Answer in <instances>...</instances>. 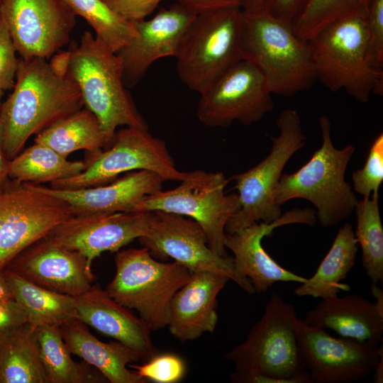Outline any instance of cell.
<instances>
[{
  "label": "cell",
  "mask_w": 383,
  "mask_h": 383,
  "mask_svg": "<svg viewBox=\"0 0 383 383\" xmlns=\"http://www.w3.org/2000/svg\"><path fill=\"white\" fill-rule=\"evenodd\" d=\"M11 299H14L13 296L2 270L0 271V301Z\"/></svg>",
  "instance_id": "46"
},
{
  "label": "cell",
  "mask_w": 383,
  "mask_h": 383,
  "mask_svg": "<svg viewBox=\"0 0 383 383\" xmlns=\"http://www.w3.org/2000/svg\"><path fill=\"white\" fill-rule=\"evenodd\" d=\"M152 211L73 215L45 236L51 241L79 252L90 265L104 252H117L144 235Z\"/></svg>",
  "instance_id": "17"
},
{
  "label": "cell",
  "mask_w": 383,
  "mask_h": 383,
  "mask_svg": "<svg viewBox=\"0 0 383 383\" xmlns=\"http://www.w3.org/2000/svg\"><path fill=\"white\" fill-rule=\"evenodd\" d=\"M352 179L355 191L363 198L379 196V189L383 181L382 133L374 140L365 165L353 172Z\"/></svg>",
  "instance_id": "35"
},
{
  "label": "cell",
  "mask_w": 383,
  "mask_h": 383,
  "mask_svg": "<svg viewBox=\"0 0 383 383\" xmlns=\"http://www.w3.org/2000/svg\"><path fill=\"white\" fill-rule=\"evenodd\" d=\"M152 212L147 233L138 240L152 257L162 261L173 259L192 272L210 271L224 274L247 293L255 292L251 282L235 272L232 257L221 256L210 248L197 222L179 214Z\"/></svg>",
  "instance_id": "13"
},
{
  "label": "cell",
  "mask_w": 383,
  "mask_h": 383,
  "mask_svg": "<svg viewBox=\"0 0 383 383\" xmlns=\"http://www.w3.org/2000/svg\"><path fill=\"white\" fill-rule=\"evenodd\" d=\"M35 333L48 383L108 382L100 372L92 370V366L72 358L60 326H40L35 328Z\"/></svg>",
  "instance_id": "30"
},
{
  "label": "cell",
  "mask_w": 383,
  "mask_h": 383,
  "mask_svg": "<svg viewBox=\"0 0 383 383\" xmlns=\"http://www.w3.org/2000/svg\"><path fill=\"white\" fill-rule=\"evenodd\" d=\"M179 77L201 94L227 70L245 59L242 49V9L238 6L198 14L178 52Z\"/></svg>",
  "instance_id": "8"
},
{
  "label": "cell",
  "mask_w": 383,
  "mask_h": 383,
  "mask_svg": "<svg viewBox=\"0 0 383 383\" xmlns=\"http://www.w3.org/2000/svg\"><path fill=\"white\" fill-rule=\"evenodd\" d=\"M196 16L175 3L168 9H161L149 20L134 21L136 36L116 53L121 62L124 85L132 88L154 62L165 57H175Z\"/></svg>",
  "instance_id": "19"
},
{
  "label": "cell",
  "mask_w": 383,
  "mask_h": 383,
  "mask_svg": "<svg viewBox=\"0 0 383 383\" xmlns=\"http://www.w3.org/2000/svg\"><path fill=\"white\" fill-rule=\"evenodd\" d=\"M86 168L85 161H70L51 148L34 144L9 160V177L35 184L67 179Z\"/></svg>",
  "instance_id": "31"
},
{
  "label": "cell",
  "mask_w": 383,
  "mask_h": 383,
  "mask_svg": "<svg viewBox=\"0 0 383 383\" xmlns=\"http://www.w3.org/2000/svg\"><path fill=\"white\" fill-rule=\"evenodd\" d=\"M34 142L44 144L65 157L79 150L94 155L106 147L100 122L86 107L53 123L38 133Z\"/></svg>",
  "instance_id": "29"
},
{
  "label": "cell",
  "mask_w": 383,
  "mask_h": 383,
  "mask_svg": "<svg viewBox=\"0 0 383 383\" xmlns=\"http://www.w3.org/2000/svg\"><path fill=\"white\" fill-rule=\"evenodd\" d=\"M365 21L369 62L383 70V0H370Z\"/></svg>",
  "instance_id": "37"
},
{
  "label": "cell",
  "mask_w": 383,
  "mask_h": 383,
  "mask_svg": "<svg viewBox=\"0 0 383 383\" xmlns=\"http://www.w3.org/2000/svg\"><path fill=\"white\" fill-rule=\"evenodd\" d=\"M86 168L73 177L50 183L58 189H79L109 184L123 173L148 170L164 181H182L186 172L179 171L165 143L148 129L126 127L115 133L106 149L88 155Z\"/></svg>",
  "instance_id": "11"
},
{
  "label": "cell",
  "mask_w": 383,
  "mask_h": 383,
  "mask_svg": "<svg viewBox=\"0 0 383 383\" xmlns=\"http://www.w3.org/2000/svg\"><path fill=\"white\" fill-rule=\"evenodd\" d=\"M70 51L67 76L77 85L84 107L98 118L106 149L116 128L124 126L148 129L123 81L122 65L112 52L91 32L82 35Z\"/></svg>",
  "instance_id": "2"
},
{
  "label": "cell",
  "mask_w": 383,
  "mask_h": 383,
  "mask_svg": "<svg viewBox=\"0 0 383 383\" xmlns=\"http://www.w3.org/2000/svg\"><path fill=\"white\" fill-rule=\"evenodd\" d=\"M276 124L279 134L270 137L272 145L267 156L231 178L238 191L240 207L228 220L226 233H235L255 223H271L282 216L280 206L274 202V189L287 162L304 147L306 136L296 110L282 111Z\"/></svg>",
  "instance_id": "9"
},
{
  "label": "cell",
  "mask_w": 383,
  "mask_h": 383,
  "mask_svg": "<svg viewBox=\"0 0 383 383\" xmlns=\"http://www.w3.org/2000/svg\"><path fill=\"white\" fill-rule=\"evenodd\" d=\"M4 91L0 89V109H1V104H2L1 99H2L3 96H4Z\"/></svg>",
  "instance_id": "49"
},
{
  "label": "cell",
  "mask_w": 383,
  "mask_h": 383,
  "mask_svg": "<svg viewBox=\"0 0 383 383\" xmlns=\"http://www.w3.org/2000/svg\"><path fill=\"white\" fill-rule=\"evenodd\" d=\"M74 299L77 318L87 326L131 348L141 361L157 354L146 324L99 284H92Z\"/></svg>",
  "instance_id": "22"
},
{
  "label": "cell",
  "mask_w": 383,
  "mask_h": 383,
  "mask_svg": "<svg viewBox=\"0 0 383 383\" xmlns=\"http://www.w3.org/2000/svg\"><path fill=\"white\" fill-rule=\"evenodd\" d=\"M1 1H2V0H0V4H1Z\"/></svg>",
  "instance_id": "50"
},
{
  "label": "cell",
  "mask_w": 383,
  "mask_h": 383,
  "mask_svg": "<svg viewBox=\"0 0 383 383\" xmlns=\"http://www.w3.org/2000/svg\"><path fill=\"white\" fill-rule=\"evenodd\" d=\"M370 0H310L292 26L295 35L307 41L327 25L350 17L366 18Z\"/></svg>",
  "instance_id": "34"
},
{
  "label": "cell",
  "mask_w": 383,
  "mask_h": 383,
  "mask_svg": "<svg viewBox=\"0 0 383 383\" xmlns=\"http://www.w3.org/2000/svg\"><path fill=\"white\" fill-rule=\"evenodd\" d=\"M303 320L310 326L329 328L360 342L377 345L382 340L383 311L358 294L323 299Z\"/></svg>",
  "instance_id": "24"
},
{
  "label": "cell",
  "mask_w": 383,
  "mask_h": 383,
  "mask_svg": "<svg viewBox=\"0 0 383 383\" xmlns=\"http://www.w3.org/2000/svg\"><path fill=\"white\" fill-rule=\"evenodd\" d=\"M35 328L26 323L0 335V383H48Z\"/></svg>",
  "instance_id": "28"
},
{
  "label": "cell",
  "mask_w": 383,
  "mask_h": 383,
  "mask_svg": "<svg viewBox=\"0 0 383 383\" xmlns=\"http://www.w3.org/2000/svg\"><path fill=\"white\" fill-rule=\"evenodd\" d=\"M383 353L380 355V358L375 365L374 370L373 382L375 383H382L383 382Z\"/></svg>",
  "instance_id": "48"
},
{
  "label": "cell",
  "mask_w": 383,
  "mask_h": 383,
  "mask_svg": "<svg viewBox=\"0 0 383 383\" xmlns=\"http://www.w3.org/2000/svg\"><path fill=\"white\" fill-rule=\"evenodd\" d=\"M354 211L357 226L355 240L362 251V265L372 283L383 282V227L379 196L358 200Z\"/></svg>",
  "instance_id": "33"
},
{
  "label": "cell",
  "mask_w": 383,
  "mask_h": 383,
  "mask_svg": "<svg viewBox=\"0 0 383 383\" xmlns=\"http://www.w3.org/2000/svg\"><path fill=\"white\" fill-rule=\"evenodd\" d=\"M70 51L62 52L54 55L49 62L52 68L59 74L66 76L68 68Z\"/></svg>",
  "instance_id": "43"
},
{
  "label": "cell",
  "mask_w": 383,
  "mask_h": 383,
  "mask_svg": "<svg viewBox=\"0 0 383 383\" xmlns=\"http://www.w3.org/2000/svg\"><path fill=\"white\" fill-rule=\"evenodd\" d=\"M91 267L79 252L44 237L21 252L5 268L37 285L76 297L96 279Z\"/></svg>",
  "instance_id": "20"
},
{
  "label": "cell",
  "mask_w": 383,
  "mask_h": 383,
  "mask_svg": "<svg viewBox=\"0 0 383 383\" xmlns=\"http://www.w3.org/2000/svg\"><path fill=\"white\" fill-rule=\"evenodd\" d=\"M177 3L196 15L228 6H240L238 0H177Z\"/></svg>",
  "instance_id": "42"
},
{
  "label": "cell",
  "mask_w": 383,
  "mask_h": 383,
  "mask_svg": "<svg viewBox=\"0 0 383 383\" xmlns=\"http://www.w3.org/2000/svg\"><path fill=\"white\" fill-rule=\"evenodd\" d=\"M357 243L354 231L349 223L341 226L333 244L323 259L316 272L306 282L294 289L298 296H312L322 299L338 296L341 290L349 287L341 284L353 268L357 252Z\"/></svg>",
  "instance_id": "26"
},
{
  "label": "cell",
  "mask_w": 383,
  "mask_h": 383,
  "mask_svg": "<svg viewBox=\"0 0 383 383\" xmlns=\"http://www.w3.org/2000/svg\"><path fill=\"white\" fill-rule=\"evenodd\" d=\"M63 340L72 354L97 370L111 383H146L129 365L141 361L131 348L116 340L104 343L88 326L74 318L60 326Z\"/></svg>",
  "instance_id": "25"
},
{
  "label": "cell",
  "mask_w": 383,
  "mask_h": 383,
  "mask_svg": "<svg viewBox=\"0 0 383 383\" xmlns=\"http://www.w3.org/2000/svg\"><path fill=\"white\" fill-rule=\"evenodd\" d=\"M310 0H267L265 11L271 16L292 26Z\"/></svg>",
  "instance_id": "40"
},
{
  "label": "cell",
  "mask_w": 383,
  "mask_h": 383,
  "mask_svg": "<svg viewBox=\"0 0 383 383\" xmlns=\"http://www.w3.org/2000/svg\"><path fill=\"white\" fill-rule=\"evenodd\" d=\"M117 13L131 21L145 19L162 0H104Z\"/></svg>",
  "instance_id": "39"
},
{
  "label": "cell",
  "mask_w": 383,
  "mask_h": 383,
  "mask_svg": "<svg viewBox=\"0 0 383 383\" xmlns=\"http://www.w3.org/2000/svg\"><path fill=\"white\" fill-rule=\"evenodd\" d=\"M180 182L173 189L146 196L133 211H160L189 217L202 228L210 248L227 256L226 226L240 207L238 195L226 193L228 179L220 172L196 170L186 172Z\"/></svg>",
  "instance_id": "10"
},
{
  "label": "cell",
  "mask_w": 383,
  "mask_h": 383,
  "mask_svg": "<svg viewBox=\"0 0 383 383\" xmlns=\"http://www.w3.org/2000/svg\"><path fill=\"white\" fill-rule=\"evenodd\" d=\"M16 48L8 27L0 15V89L13 88L18 61Z\"/></svg>",
  "instance_id": "38"
},
{
  "label": "cell",
  "mask_w": 383,
  "mask_h": 383,
  "mask_svg": "<svg viewBox=\"0 0 383 383\" xmlns=\"http://www.w3.org/2000/svg\"><path fill=\"white\" fill-rule=\"evenodd\" d=\"M371 292L376 299L374 303L380 310L383 311V292L382 289L377 284L372 283Z\"/></svg>",
  "instance_id": "47"
},
{
  "label": "cell",
  "mask_w": 383,
  "mask_h": 383,
  "mask_svg": "<svg viewBox=\"0 0 383 383\" xmlns=\"http://www.w3.org/2000/svg\"><path fill=\"white\" fill-rule=\"evenodd\" d=\"M9 160L7 158L3 142L2 128L0 123V188L9 177Z\"/></svg>",
  "instance_id": "44"
},
{
  "label": "cell",
  "mask_w": 383,
  "mask_h": 383,
  "mask_svg": "<svg viewBox=\"0 0 383 383\" xmlns=\"http://www.w3.org/2000/svg\"><path fill=\"white\" fill-rule=\"evenodd\" d=\"M297 346L310 383H348L367 377L382 353V346L348 338H334L303 319L296 323Z\"/></svg>",
  "instance_id": "15"
},
{
  "label": "cell",
  "mask_w": 383,
  "mask_h": 383,
  "mask_svg": "<svg viewBox=\"0 0 383 383\" xmlns=\"http://www.w3.org/2000/svg\"><path fill=\"white\" fill-rule=\"evenodd\" d=\"M72 216L66 202L38 184L6 182L0 188V271Z\"/></svg>",
  "instance_id": "12"
},
{
  "label": "cell",
  "mask_w": 383,
  "mask_h": 383,
  "mask_svg": "<svg viewBox=\"0 0 383 383\" xmlns=\"http://www.w3.org/2000/svg\"><path fill=\"white\" fill-rule=\"evenodd\" d=\"M242 49L272 94L290 96L311 89L317 80L308 42L265 10H242Z\"/></svg>",
  "instance_id": "4"
},
{
  "label": "cell",
  "mask_w": 383,
  "mask_h": 383,
  "mask_svg": "<svg viewBox=\"0 0 383 383\" xmlns=\"http://www.w3.org/2000/svg\"><path fill=\"white\" fill-rule=\"evenodd\" d=\"M26 323V312L15 299L0 301V335Z\"/></svg>",
  "instance_id": "41"
},
{
  "label": "cell",
  "mask_w": 383,
  "mask_h": 383,
  "mask_svg": "<svg viewBox=\"0 0 383 383\" xmlns=\"http://www.w3.org/2000/svg\"><path fill=\"white\" fill-rule=\"evenodd\" d=\"M322 144L310 160L292 174H282L274 189V199L281 206L293 199H304L316 209V221L328 228L347 219L354 211L358 199L345 179L347 166L355 147H334L331 123L327 116L318 118Z\"/></svg>",
  "instance_id": "3"
},
{
  "label": "cell",
  "mask_w": 383,
  "mask_h": 383,
  "mask_svg": "<svg viewBox=\"0 0 383 383\" xmlns=\"http://www.w3.org/2000/svg\"><path fill=\"white\" fill-rule=\"evenodd\" d=\"M83 106L74 82L57 73L48 60L18 59L13 91L0 109L7 158L16 157L31 135Z\"/></svg>",
  "instance_id": "1"
},
{
  "label": "cell",
  "mask_w": 383,
  "mask_h": 383,
  "mask_svg": "<svg viewBox=\"0 0 383 383\" xmlns=\"http://www.w3.org/2000/svg\"><path fill=\"white\" fill-rule=\"evenodd\" d=\"M243 11H257L265 10L267 0H238Z\"/></svg>",
  "instance_id": "45"
},
{
  "label": "cell",
  "mask_w": 383,
  "mask_h": 383,
  "mask_svg": "<svg viewBox=\"0 0 383 383\" xmlns=\"http://www.w3.org/2000/svg\"><path fill=\"white\" fill-rule=\"evenodd\" d=\"M75 16L84 18L94 30L96 38L117 53L136 36L134 21L113 9L104 0H62Z\"/></svg>",
  "instance_id": "32"
},
{
  "label": "cell",
  "mask_w": 383,
  "mask_h": 383,
  "mask_svg": "<svg viewBox=\"0 0 383 383\" xmlns=\"http://www.w3.org/2000/svg\"><path fill=\"white\" fill-rule=\"evenodd\" d=\"M164 180L156 173L137 170L103 185L79 189L40 188L66 202L73 215L130 212L144 198L162 190Z\"/></svg>",
  "instance_id": "21"
},
{
  "label": "cell",
  "mask_w": 383,
  "mask_h": 383,
  "mask_svg": "<svg viewBox=\"0 0 383 383\" xmlns=\"http://www.w3.org/2000/svg\"><path fill=\"white\" fill-rule=\"evenodd\" d=\"M129 367L146 381L156 383H177L186 373L184 360L170 353L156 354L143 364L133 363Z\"/></svg>",
  "instance_id": "36"
},
{
  "label": "cell",
  "mask_w": 383,
  "mask_h": 383,
  "mask_svg": "<svg viewBox=\"0 0 383 383\" xmlns=\"http://www.w3.org/2000/svg\"><path fill=\"white\" fill-rule=\"evenodd\" d=\"M0 15L23 59L50 58L68 43L76 23L62 0H2Z\"/></svg>",
  "instance_id": "16"
},
{
  "label": "cell",
  "mask_w": 383,
  "mask_h": 383,
  "mask_svg": "<svg viewBox=\"0 0 383 383\" xmlns=\"http://www.w3.org/2000/svg\"><path fill=\"white\" fill-rule=\"evenodd\" d=\"M3 272L13 299L26 312L28 323L35 328L60 326L77 318L74 297L37 285L8 268Z\"/></svg>",
  "instance_id": "27"
},
{
  "label": "cell",
  "mask_w": 383,
  "mask_h": 383,
  "mask_svg": "<svg viewBox=\"0 0 383 383\" xmlns=\"http://www.w3.org/2000/svg\"><path fill=\"white\" fill-rule=\"evenodd\" d=\"M316 79L333 92L345 90L361 103L372 94H383V70L372 67L367 57L365 18L333 22L307 40Z\"/></svg>",
  "instance_id": "5"
},
{
  "label": "cell",
  "mask_w": 383,
  "mask_h": 383,
  "mask_svg": "<svg viewBox=\"0 0 383 383\" xmlns=\"http://www.w3.org/2000/svg\"><path fill=\"white\" fill-rule=\"evenodd\" d=\"M229 280L220 273L193 272L172 299L167 326L170 333L180 342L213 333L218 322L217 296Z\"/></svg>",
  "instance_id": "23"
},
{
  "label": "cell",
  "mask_w": 383,
  "mask_h": 383,
  "mask_svg": "<svg viewBox=\"0 0 383 383\" xmlns=\"http://www.w3.org/2000/svg\"><path fill=\"white\" fill-rule=\"evenodd\" d=\"M199 94L198 118L212 128H226L234 121L250 126L274 109L263 74L246 59L231 67Z\"/></svg>",
  "instance_id": "14"
},
{
  "label": "cell",
  "mask_w": 383,
  "mask_h": 383,
  "mask_svg": "<svg viewBox=\"0 0 383 383\" xmlns=\"http://www.w3.org/2000/svg\"><path fill=\"white\" fill-rule=\"evenodd\" d=\"M114 260L115 275L106 288L109 296L135 309L151 332L166 327L172 299L192 272L176 261L155 258L145 247L119 250Z\"/></svg>",
  "instance_id": "6"
},
{
  "label": "cell",
  "mask_w": 383,
  "mask_h": 383,
  "mask_svg": "<svg viewBox=\"0 0 383 383\" xmlns=\"http://www.w3.org/2000/svg\"><path fill=\"white\" fill-rule=\"evenodd\" d=\"M316 211L310 208L294 209L271 223H255L233 233H226L225 247L233 254L235 272L248 279L255 292H265L277 282L299 284L306 278L299 276L279 265L263 248L262 240L277 227L291 223L314 226Z\"/></svg>",
  "instance_id": "18"
},
{
  "label": "cell",
  "mask_w": 383,
  "mask_h": 383,
  "mask_svg": "<svg viewBox=\"0 0 383 383\" xmlns=\"http://www.w3.org/2000/svg\"><path fill=\"white\" fill-rule=\"evenodd\" d=\"M297 319L294 306L273 292L245 341L223 358L232 362L235 370L259 373L282 383H310L297 346Z\"/></svg>",
  "instance_id": "7"
}]
</instances>
